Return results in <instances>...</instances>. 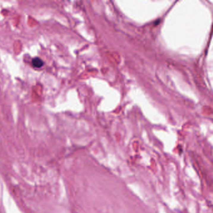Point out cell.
<instances>
[{
	"mask_svg": "<svg viewBox=\"0 0 213 213\" xmlns=\"http://www.w3.org/2000/svg\"><path fill=\"white\" fill-rule=\"evenodd\" d=\"M32 64L34 68H40L44 65V62L42 61V60L41 58L38 57H35L32 59Z\"/></svg>",
	"mask_w": 213,
	"mask_h": 213,
	"instance_id": "6da1fadb",
	"label": "cell"
}]
</instances>
